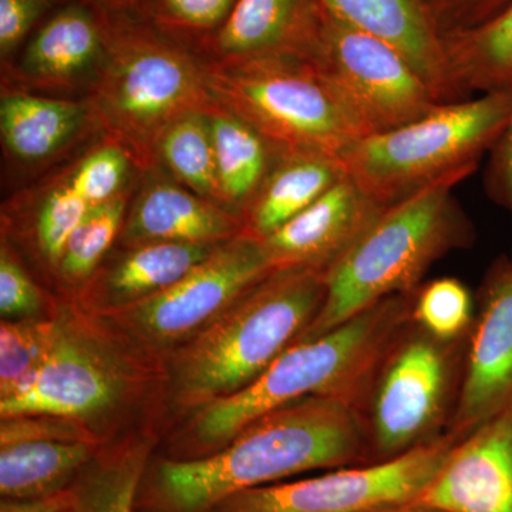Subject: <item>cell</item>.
Listing matches in <instances>:
<instances>
[{
	"instance_id": "cell-27",
	"label": "cell",
	"mask_w": 512,
	"mask_h": 512,
	"mask_svg": "<svg viewBox=\"0 0 512 512\" xmlns=\"http://www.w3.org/2000/svg\"><path fill=\"white\" fill-rule=\"evenodd\" d=\"M57 319H6L0 325V400L28 389L55 340Z\"/></svg>"
},
{
	"instance_id": "cell-25",
	"label": "cell",
	"mask_w": 512,
	"mask_h": 512,
	"mask_svg": "<svg viewBox=\"0 0 512 512\" xmlns=\"http://www.w3.org/2000/svg\"><path fill=\"white\" fill-rule=\"evenodd\" d=\"M90 441H22L0 446V493L25 500L62 487L92 461Z\"/></svg>"
},
{
	"instance_id": "cell-40",
	"label": "cell",
	"mask_w": 512,
	"mask_h": 512,
	"mask_svg": "<svg viewBox=\"0 0 512 512\" xmlns=\"http://www.w3.org/2000/svg\"><path fill=\"white\" fill-rule=\"evenodd\" d=\"M2 512H59L50 504H3Z\"/></svg>"
},
{
	"instance_id": "cell-12",
	"label": "cell",
	"mask_w": 512,
	"mask_h": 512,
	"mask_svg": "<svg viewBox=\"0 0 512 512\" xmlns=\"http://www.w3.org/2000/svg\"><path fill=\"white\" fill-rule=\"evenodd\" d=\"M127 367L106 342L77 320L57 318L52 349L28 389L0 400L2 419L64 417L87 421L113 410L127 393Z\"/></svg>"
},
{
	"instance_id": "cell-4",
	"label": "cell",
	"mask_w": 512,
	"mask_h": 512,
	"mask_svg": "<svg viewBox=\"0 0 512 512\" xmlns=\"http://www.w3.org/2000/svg\"><path fill=\"white\" fill-rule=\"evenodd\" d=\"M468 175H450L387 207L329 269L325 302L298 342L318 338L390 296L416 292L431 266L473 242V227L453 197Z\"/></svg>"
},
{
	"instance_id": "cell-24",
	"label": "cell",
	"mask_w": 512,
	"mask_h": 512,
	"mask_svg": "<svg viewBox=\"0 0 512 512\" xmlns=\"http://www.w3.org/2000/svg\"><path fill=\"white\" fill-rule=\"evenodd\" d=\"M451 76L461 96L508 89L512 83V5L476 28L443 36Z\"/></svg>"
},
{
	"instance_id": "cell-5",
	"label": "cell",
	"mask_w": 512,
	"mask_h": 512,
	"mask_svg": "<svg viewBox=\"0 0 512 512\" xmlns=\"http://www.w3.org/2000/svg\"><path fill=\"white\" fill-rule=\"evenodd\" d=\"M109 25L93 111L131 158L147 164L175 121L215 103L208 64L137 13L109 12Z\"/></svg>"
},
{
	"instance_id": "cell-7",
	"label": "cell",
	"mask_w": 512,
	"mask_h": 512,
	"mask_svg": "<svg viewBox=\"0 0 512 512\" xmlns=\"http://www.w3.org/2000/svg\"><path fill=\"white\" fill-rule=\"evenodd\" d=\"M215 103L281 150L340 157L363 138L352 114L311 60L262 57L208 64Z\"/></svg>"
},
{
	"instance_id": "cell-29",
	"label": "cell",
	"mask_w": 512,
	"mask_h": 512,
	"mask_svg": "<svg viewBox=\"0 0 512 512\" xmlns=\"http://www.w3.org/2000/svg\"><path fill=\"white\" fill-rule=\"evenodd\" d=\"M412 318L434 338L454 342L466 339L476 318V303L463 282L439 278L414 292Z\"/></svg>"
},
{
	"instance_id": "cell-19",
	"label": "cell",
	"mask_w": 512,
	"mask_h": 512,
	"mask_svg": "<svg viewBox=\"0 0 512 512\" xmlns=\"http://www.w3.org/2000/svg\"><path fill=\"white\" fill-rule=\"evenodd\" d=\"M138 244L185 242L217 245L244 232V222L218 202L171 183L148 185L137 198L126 224Z\"/></svg>"
},
{
	"instance_id": "cell-16",
	"label": "cell",
	"mask_w": 512,
	"mask_h": 512,
	"mask_svg": "<svg viewBox=\"0 0 512 512\" xmlns=\"http://www.w3.org/2000/svg\"><path fill=\"white\" fill-rule=\"evenodd\" d=\"M322 0H237L227 22L202 43L217 62L262 57L312 60L322 39Z\"/></svg>"
},
{
	"instance_id": "cell-14",
	"label": "cell",
	"mask_w": 512,
	"mask_h": 512,
	"mask_svg": "<svg viewBox=\"0 0 512 512\" xmlns=\"http://www.w3.org/2000/svg\"><path fill=\"white\" fill-rule=\"evenodd\" d=\"M386 208L345 175L261 241L274 269L311 268L328 274Z\"/></svg>"
},
{
	"instance_id": "cell-31",
	"label": "cell",
	"mask_w": 512,
	"mask_h": 512,
	"mask_svg": "<svg viewBox=\"0 0 512 512\" xmlns=\"http://www.w3.org/2000/svg\"><path fill=\"white\" fill-rule=\"evenodd\" d=\"M237 0H146L138 15L167 35L187 43L207 42L227 22Z\"/></svg>"
},
{
	"instance_id": "cell-35",
	"label": "cell",
	"mask_w": 512,
	"mask_h": 512,
	"mask_svg": "<svg viewBox=\"0 0 512 512\" xmlns=\"http://www.w3.org/2000/svg\"><path fill=\"white\" fill-rule=\"evenodd\" d=\"M62 0H0V55L10 59ZM64 2V0H63Z\"/></svg>"
},
{
	"instance_id": "cell-34",
	"label": "cell",
	"mask_w": 512,
	"mask_h": 512,
	"mask_svg": "<svg viewBox=\"0 0 512 512\" xmlns=\"http://www.w3.org/2000/svg\"><path fill=\"white\" fill-rule=\"evenodd\" d=\"M22 441H90L96 437L80 421L64 417L32 414L2 419L0 446L22 443Z\"/></svg>"
},
{
	"instance_id": "cell-36",
	"label": "cell",
	"mask_w": 512,
	"mask_h": 512,
	"mask_svg": "<svg viewBox=\"0 0 512 512\" xmlns=\"http://www.w3.org/2000/svg\"><path fill=\"white\" fill-rule=\"evenodd\" d=\"M42 306V295L22 265L6 248L0 252V313L3 318L28 319Z\"/></svg>"
},
{
	"instance_id": "cell-39",
	"label": "cell",
	"mask_w": 512,
	"mask_h": 512,
	"mask_svg": "<svg viewBox=\"0 0 512 512\" xmlns=\"http://www.w3.org/2000/svg\"><path fill=\"white\" fill-rule=\"evenodd\" d=\"M99 8L111 13H140L146 0H90Z\"/></svg>"
},
{
	"instance_id": "cell-10",
	"label": "cell",
	"mask_w": 512,
	"mask_h": 512,
	"mask_svg": "<svg viewBox=\"0 0 512 512\" xmlns=\"http://www.w3.org/2000/svg\"><path fill=\"white\" fill-rule=\"evenodd\" d=\"M460 437L440 439L402 456L335 468L323 476L232 495L218 512H376L414 503L430 487Z\"/></svg>"
},
{
	"instance_id": "cell-6",
	"label": "cell",
	"mask_w": 512,
	"mask_h": 512,
	"mask_svg": "<svg viewBox=\"0 0 512 512\" xmlns=\"http://www.w3.org/2000/svg\"><path fill=\"white\" fill-rule=\"evenodd\" d=\"M511 90L440 104L427 116L355 141L340 154L346 175L384 207L450 175L476 170L497 143Z\"/></svg>"
},
{
	"instance_id": "cell-32",
	"label": "cell",
	"mask_w": 512,
	"mask_h": 512,
	"mask_svg": "<svg viewBox=\"0 0 512 512\" xmlns=\"http://www.w3.org/2000/svg\"><path fill=\"white\" fill-rule=\"evenodd\" d=\"M92 205L83 200L66 183L47 195L36 220V234L43 255L52 265L59 266L64 248L76 228L82 224Z\"/></svg>"
},
{
	"instance_id": "cell-15",
	"label": "cell",
	"mask_w": 512,
	"mask_h": 512,
	"mask_svg": "<svg viewBox=\"0 0 512 512\" xmlns=\"http://www.w3.org/2000/svg\"><path fill=\"white\" fill-rule=\"evenodd\" d=\"M416 503L448 512H512V406L458 441Z\"/></svg>"
},
{
	"instance_id": "cell-20",
	"label": "cell",
	"mask_w": 512,
	"mask_h": 512,
	"mask_svg": "<svg viewBox=\"0 0 512 512\" xmlns=\"http://www.w3.org/2000/svg\"><path fill=\"white\" fill-rule=\"evenodd\" d=\"M339 157L281 150L264 184L248 205L244 232L264 239L301 214L345 177Z\"/></svg>"
},
{
	"instance_id": "cell-1",
	"label": "cell",
	"mask_w": 512,
	"mask_h": 512,
	"mask_svg": "<svg viewBox=\"0 0 512 512\" xmlns=\"http://www.w3.org/2000/svg\"><path fill=\"white\" fill-rule=\"evenodd\" d=\"M372 463L355 407L332 397H306L251 421L214 453L161 461L154 503L161 512H205L232 495L306 471Z\"/></svg>"
},
{
	"instance_id": "cell-9",
	"label": "cell",
	"mask_w": 512,
	"mask_h": 512,
	"mask_svg": "<svg viewBox=\"0 0 512 512\" xmlns=\"http://www.w3.org/2000/svg\"><path fill=\"white\" fill-rule=\"evenodd\" d=\"M311 62L365 137L406 126L443 104L399 50L328 9Z\"/></svg>"
},
{
	"instance_id": "cell-8",
	"label": "cell",
	"mask_w": 512,
	"mask_h": 512,
	"mask_svg": "<svg viewBox=\"0 0 512 512\" xmlns=\"http://www.w3.org/2000/svg\"><path fill=\"white\" fill-rule=\"evenodd\" d=\"M466 342L434 338L412 318L390 340L357 410L373 463L447 433L460 396Z\"/></svg>"
},
{
	"instance_id": "cell-18",
	"label": "cell",
	"mask_w": 512,
	"mask_h": 512,
	"mask_svg": "<svg viewBox=\"0 0 512 512\" xmlns=\"http://www.w3.org/2000/svg\"><path fill=\"white\" fill-rule=\"evenodd\" d=\"M109 35L107 10L90 0H66L23 46L20 70L46 83L99 72L109 50Z\"/></svg>"
},
{
	"instance_id": "cell-37",
	"label": "cell",
	"mask_w": 512,
	"mask_h": 512,
	"mask_svg": "<svg viewBox=\"0 0 512 512\" xmlns=\"http://www.w3.org/2000/svg\"><path fill=\"white\" fill-rule=\"evenodd\" d=\"M441 35L476 28L510 8L512 0H427Z\"/></svg>"
},
{
	"instance_id": "cell-21",
	"label": "cell",
	"mask_w": 512,
	"mask_h": 512,
	"mask_svg": "<svg viewBox=\"0 0 512 512\" xmlns=\"http://www.w3.org/2000/svg\"><path fill=\"white\" fill-rule=\"evenodd\" d=\"M89 109L70 100L8 94L0 103L3 143L13 157L39 163L55 156L77 133Z\"/></svg>"
},
{
	"instance_id": "cell-41",
	"label": "cell",
	"mask_w": 512,
	"mask_h": 512,
	"mask_svg": "<svg viewBox=\"0 0 512 512\" xmlns=\"http://www.w3.org/2000/svg\"><path fill=\"white\" fill-rule=\"evenodd\" d=\"M376 512H448L443 508L431 507V505L421 503H409L403 505H397V507L386 508V510H380Z\"/></svg>"
},
{
	"instance_id": "cell-17",
	"label": "cell",
	"mask_w": 512,
	"mask_h": 512,
	"mask_svg": "<svg viewBox=\"0 0 512 512\" xmlns=\"http://www.w3.org/2000/svg\"><path fill=\"white\" fill-rule=\"evenodd\" d=\"M336 18L389 43L441 103L463 100L448 67L443 35L427 0H322Z\"/></svg>"
},
{
	"instance_id": "cell-22",
	"label": "cell",
	"mask_w": 512,
	"mask_h": 512,
	"mask_svg": "<svg viewBox=\"0 0 512 512\" xmlns=\"http://www.w3.org/2000/svg\"><path fill=\"white\" fill-rule=\"evenodd\" d=\"M207 114L214 138L221 202L247 210L281 148L218 103H212Z\"/></svg>"
},
{
	"instance_id": "cell-2",
	"label": "cell",
	"mask_w": 512,
	"mask_h": 512,
	"mask_svg": "<svg viewBox=\"0 0 512 512\" xmlns=\"http://www.w3.org/2000/svg\"><path fill=\"white\" fill-rule=\"evenodd\" d=\"M413 298L390 296L318 338L293 343L247 387L198 410L192 443L214 453L251 421L306 397H332L359 410L380 357L412 316Z\"/></svg>"
},
{
	"instance_id": "cell-11",
	"label": "cell",
	"mask_w": 512,
	"mask_h": 512,
	"mask_svg": "<svg viewBox=\"0 0 512 512\" xmlns=\"http://www.w3.org/2000/svg\"><path fill=\"white\" fill-rule=\"evenodd\" d=\"M272 271L261 239L241 232L218 244L177 284L120 309V318L144 342L168 346L197 335Z\"/></svg>"
},
{
	"instance_id": "cell-33",
	"label": "cell",
	"mask_w": 512,
	"mask_h": 512,
	"mask_svg": "<svg viewBox=\"0 0 512 512\" xmlns=\"http://www.w3.org/2000/svg\"><path fill=\"white\" fill-rule=\"evenodd\" d=\"M130 158L116 141L104 144L77 165L67 184L92 207L113 200L126 181Z\"/></svg>"
},
{
	"instance_id": "cell-28",
	"label": "cell",
	"mask_w": 512,
	"mask_h": 512,
	"mask_svg": "<svg viewBox=\"0 0 512 512\" xmlns=\"http://www.w3.org/2000/svg\"><path fill=\"white\" fill-rule=\"evenodd\" d=\"M147 457L148 444L136 443L104 460L80 488L77 511L133 512Z\"/></svg>"
},
{
	"instance_id": "cell-23",
	"label": "cell",
	"mask_w": 512,
	"mask_h": 512,
	"mask_svg": "<svg viewBox=\"0 0 512 512\" xmlns=\"http://www.w3.org/2000/svg\"><path fill=\"white\" fill-rule=\"evenodd\" d=\"M218 245V244H217ZM217 245L147 242L101 276V301L123 309L165 291L201 264Z\"/></svg>"
},
{
	"instance_id": "cell-3",
	"label": "cell",
	"mask_w": 512,
	"mask_h": 512,
	"mask_svg": "<svg viewBox=\"0 0 512 512\" xmlns=\"http://www.w3.org/2000/svg\"><path fill=\"white\" fill-rule=\"evenodd\" d=\"M325 298V272L272 271L181 350L174 365L175 402L198 412L247 387L301 339Z\"/></svg>"
},
{
	"instance_id": "cell-13",
	"label": "cell",
	"mask_w": 512,
	"mask_h": 512,
	"mask_svg": "<svg viewBox=\"0 0 512 512\" xmlns=\"http://www.w3.org/2000/svg\"><path fill=\"white\" fill-rule=\"evenodd\" d=\"M477 306L460 396L447 431L460 439L512 406V258L491 266Z\"/></svg>"
},
{
	"instance_id": "cell-30",
	"label": "cell",
	"mask_w": 512,
	"mask_h": 512,
	"mask_svg": "<svg viewBox=\"0 0 512 512\" xmlns=\"http://www.w3.org/2000/svg\"><path fill=\"white\" fill-rule=\"evenodd\" d=\"M126 197L93 205L64 248L60 271L69 281H83L93 274L109 251L126 214Z\"/></svg>"
},
{
	"instance_id": "cell-38",
	"label": "cell",
	"mask_w": 512,
	"mask_h": 512,
	"mask_svg": "<svg viewBox=\"0 0 512 512\" xmlns=\"http://www.w3.org/2000/svg\"><path fill=\"white\" fill-rule=\"evenodd\" d=\"M510 90V111L497 143L491 148L487 181L491 197L510 212L512 221V83Z\"/></svg>"
},
{
	"instance_id": "cell-26",
	"label": "cell",
	"mask_w": 512,
	"mask_h": 512,
	"mask_svg": "<svg viewBox=\"0 0 512 512\" xmlns=\"http://www.w3.org/2000/svg\"><path fill=\"white\" fill-rule=\"evenodd\" d=\"M208 110V109H207ZM207 110L187 114L165 131L157 154L195 194L221 202L214 138Z\"/></svg>"
}]
</instances>
